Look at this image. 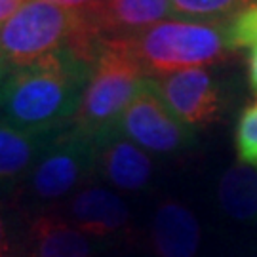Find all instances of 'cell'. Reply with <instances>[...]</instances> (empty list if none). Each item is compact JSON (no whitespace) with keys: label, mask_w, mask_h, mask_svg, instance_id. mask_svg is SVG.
<instances>
[{"label":"cell","mask_w":257,"mask_h":257,"mask_svg":"<svg viewBox=\"0 0 257 257\" xmlns=\"http://www.w3.org/2000/svg\"><path fill=\"white\" fill-rule=\"evenodd\" d=\"M92 67L67 46L29 65H4L0 120L33 136L59 134L73 122Z\"/></svg>","instance_id":"cell-1"},{"label":"cell","mask_w":257,"mask_h":257,"mask_svg":"<svg viewBox=\"0 0 257 257\" xmlns=\"http://www.w3.org/2000/svg\"><path fill=\"white\" fill-rule=\"evenodd\" d=\"M103 44L88 14L42 0H27L0 27V57L8 67L29 65L65 46L84 61L95 63Z\"/></svg>","instance_id":"cell-2"},{"label":"cell","mask_w":257,"mask_h":257,"mask_svg":"<svg viewBox=\"0 0 257 257\" xmlns=\"http://www.w3.org/2000/svg\"><path fill=\"white\" fill-rule=\"evenodd\" d=\"M118 42L138 59L147 78L187 69H206L225 61L234 50L229 42V19H166Z\"/></svg>","instance_id":"cell-3"},{"label":"cell","mask_w":257,"mask_h":257,"mask_svg":"<svg viewBox=\"0 0 257 257\" xmlns=\"http://www.w3.org/2000/svg\"><path fill=\"white\" fill-rule=\"evenodd\" d=\"M145 78L138 59L118 40H107L92 67L71 126L101 143L118 132L120 118Z\"/></svg>","instance_id":"cell-4"},{"label":"cell","mask_w":257,"mask_h":257,"mask_svg":"<svg viewBox=\"0 0 257 257\" xmlns=\"http://www.w3.org/2000/svg\"><path fill=\"white\" fill-rule=\"evenodd\" d=\"M97 153L99 143L69 124L50 139L19 183L14 206L25 204V210L42 206L46 211V206L67 200L97 175Z\"/></svg>","instance_id":"cell-5"},{"label":"cell","mask_w":257,"mask_h":257,"mask_svg":"<svg viewBox=\"0 0 257 257\" xmlns=\"http://www.w3.org/2000/svg\"><path fill=\"white\" fill-rule=\"evenodd\" d=\"M118 132L138 147L156 155H181L194 147V130L185 126L160 99L155 84L145 78L118 124Z\"/></svg>","instance_id":"cell-6"},{"label":"cell","mask_w":257,"mask_h":257,"mask_svg":"<svg viewBox=\"0 0 257 257\" xmlns=\"http://www.w3.org/2000/svg\"><path fill=\"white\" fill-rule=\"evenodd\" d=\"M151 80L170 112L185 126L194 130L219 120L221 86L208 69H187Z\"/></svg>","instance_id":"cell-7"},{"label":"cell","mask_w":257,"mask_h":257,"mask_svg":"<svg viewBox=\"0 0 257 257\" xmlns=\"http://www.w3.org/2000/svg\"><path fill=\"white\" fill-rule=\"evenodd\" d=\"M59 208L54 211L92 240L126 238L132 227L124 198L103 185L88 183L65 204H59Z\"/></svg>","instance_id":"cell-8"},{"label":"cell","mask_w":257,"mask_h":257,"mask_svg":"<svg viewBox=\"0 0 257 257\" xmlns=\"http://www.w3.org/2000/svg\"><path fill=\"white\" fill-rule=\"evenodd\" d=\"M95 246L57 211L29 215L21 230L18 257H93Z\"/></svg>","instance_id":"cell-9"},{"label":"cell","mask_w":257,"mask_h":257,"mask_svg":"<svg viewBox=\"0 0 257 257\" xmlns=\"http://www.w3.org/2000/svg\"><path fill=\"white\" fill-rule=\"evenodd\" d=\"M97 175L116 191L139 193L155 179V160L147 151L138 147L120 132H114L99 143Z\"/></svg>","instance_id":"cell-10"},{"label":"cell","mask_w":257,"mask_h":257,"mask_svg":"<svg viewBox=\"0 0 257 257\" xmlns=\"http://www.w3.org/2000/svg\"><path fill=\"white\" fill-rule=\"evenodd\" d=\"M92 18L103 42L134 37L172 16V0H101Z\"/></svg>","instance_id":"cell-11"},{"label":"cell","mask_w":257,"mask_h":257,"mask_svg":"<svg viewBox=\"0 0 257 257\" xmlns=\"http://www.w3.org/2000/svg\"><path fill=\"white\" fill-rule=\"evenodd\" d=\"M149 240L156 257H196L200 223L185 204L166 200L151 221Z\"/></svg>","instance_id":"cell-12"},{"label":"cell","mask_w":257,"mask_h":257,"mask_svg":"<svg viewBox=\"0 0 257 257\" xmlns=\"http://www.w3.org/2000/svg\"><path fill=\"white\" fill-rule=\"evenodd\" d=\"M54 136L25 134L0 120V191L18 189Z\"/></svg>","instance_id":"cell-13"},{"label":"cell","mask_w":257,"mask_h":257,"mask_svg":"<svg viewBox=\"0 0 257 257\" xmlns=\"http://www.w3.org/2000/svg\"><path fill=\"white\" fill-rule=\"evenodd\" d=\"M221 210L240 223H257V168L230 166L217 187Z\"/></svg>","instance_id":"cell-14"},{"label":"cell","mask_w":257,"mask_h":257,"mask_svg":"<svg viewBox=\"0 0 257 257\" xmlns=\"http://www.w3.org/2000/svg\"><path fill=\"white\" fill-rule=\"evenodd\" d=\"M257 0H172V16L179 19L223 21L234 18Z\"/></svg>","instance_id":"cell-15"},{"label":"cell","mask_w":257,"mask_h":257,"mask_svg":"<svg viewBox=\"0 0 257 257\" xmlns=\"http://www.w3.org/2000/svg\"><path fill=\"white\" fill-rule=\"evenodd\" d=\"M234 147L240 164L257 168V99L240 112L234 130Z\"/></svg>","instance_id":"cell-16"},{"label":"cell","mask_w":257,"mask_h":257,"mask_svg":"<svg viewBox=\"0 0 257 257\" xmlns=\"http://www.w3.org/2000/svg\"><path fill=\"white\" fill-rule=\"evenodd\" d=\"M257 40V2L229 19V42L232 50L249 48Z\"/></svg>","instance_id":"cell-17"},{"label":"cell","mask_w":257,"mask_h":257,"mask_svg":"<svg viewBox=\"0 0 257 257\" xmlns=\"http://www.w3.org/2000/svg\"><path fill=\"white\" fill-rule=\"evenodd\" d=\"M18 208L12 204L0 202V257H18L19 253V240L21 232L16 225V215Z\"/></svg>","instance_id":"cell-18"},{"label":"cell","mask_w":257,"mask_h":257,"mask_svg":"<svg viewBox=\"0 0 257 257\" xmlns=\"http://www.w3.org/2000/svg\"><path fill=\"white\" fill-rule=\"evenodd\" d=\"M42 2H50L61 8L80 12V14H93L101 4V0H42Z\"/></svg>","instance_id":"cell-19"},{"label":"cell","mask_w":257,"mask_h":257,"mask_svg":"<svg viewBox=\"0 0 257 257\" xmlns=\"http://www.w3.org/2000/svg\"><path fill=\"white\" fill-rule=\"evenodd\" d=\"M27 0H0V27L19 12Z\"/></svg>","instance_id":"cell-20"},{"label":"cell","mask_w":257,"mask_h":257,"mask_svg":"<svg viewBox=\"0 0 257 257\" xmlns=\"http://www.w3.org/2000/svg\"><path fill=\"white\" fill-rule=\"evenodd\" d=\"M249 57H248V78L251 90L257 93V40L248 48Z\"/></svg>","instance_id":"cell-21"},{"label":"cell","mask_w":257,"mask_h":257,"mask_svg":"<svg viewBox=\"0 0 257 257\" xmlns=\"http://www.w3.org/2000/svg\"><path fill=\"white\" fill-rule=\"evenodd\" d=\"M2 67H4V63H2V57H0V71H2Z\"/></svg>","instance_id":"cell-22"}]
</instances>
